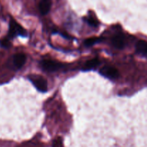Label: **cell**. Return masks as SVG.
Here are the masks:
<instances>
[{
	"instance_id": "cell-7",
	"label": "cell",
	"mask_w": 147,
	"mask_h": 147,
	"mask_svg": "<svg viewBox=\"0 0 147 147\" xmlns=\"http://www.w3.org/2000/svg\"><path fill=\"white\" fill-rule=\"evenodd\" d=\"M136 53L139 55L147 57V42L139 40L136 44Z\"/></svg>"
},
{
	"instance_id": "cell-9",
	"label": "cell",
	"mask_w": 147,
	"mask_h": 147,
	"mask_svg": "<svg viewBox=\"0 0 147 147\" xmlns=\"http://www.w3.org/2000/svg\"><path fill=\"white\" fill-rule=\"evenodd\" d=\"M100 64V61L98 58H93L91 59L90 60H88L86 63V64L84 65V67H83V70H92L93 68H94L95 67H97L98 65Z\"/></svg>"
},
{
	"instance_id": "cell-5",
	"label": "cell",
	"mask_w": 147,
	"mask_h": 147,
	"mask_svg": "<svg viewBox=\"0 0 147 147\" xmlns=\"http://www.w3.org/2000/svg\"><path fill=\"white\" fill-rule=\"evenodd\" d=\"M26 55L24 53H17L13 56V64L17 69L22 67L26 62Z\"/></svg>"
},
{
	"instance_id": "cell-1",
	"label": "cell",
	"mask_w": 147,
	"mask_h": 147,
	"mask_svg": "<svg viewBox=\"0 0 147 147\" xmlns=\"http://www.w3.org/2000/svg\"><path fill=\"white\" fill-rule=\"evenodd\" d=\"M8 38L12 39L17 35L26 37L27 32L20 25L14 20L11 19L9 22V28Z\"/></svg>"
},
{
	"instance_id": "cell-6",
	"label": "cell",
	"mask_w": 147,
	"mask_h": 147,
	"mask_svg": "<svg viewBox=\"0 0 147 147\" xmlns=\"http://www.w3.org/2000/svg\"><path fill=\"white\" fill-rule=\"evenodd\" d=\"M111 42L116 48L123 49L125 46V37L122 34H116L112 38Z\"/></svg>"
},
{
	"instance_id": "cell-13",
	"label": "cell",
	"mask_w": 147,
	"mask_h": 147,
	"mask_svg": "<svg viewBox=\"0 0 147 147\" xmlns=\"http://www.w3.org/2000/svg\"><path fill=\"white\" fill-rule=\"evenodd\" d=\"M52 147H63V139L60 137L55 139L52 142Z\"/></svg>"
},
{
	"instance_id": "cell-8",
	"label": "cell",
	"mask_w": 147,
	"mask_h": 147,
	"mask_svg": "<svg viewBox=\"0 0 147 147\" xmlns=\"http://www.w3.org/2000/svg\"><path fill=\"white\" fill-rule=\"evenodd\" d=\"M52 1L51 0H41L39 4L40 11L42 15H46L48 14L51 9Z\"/></svg>"
},
{
	"instance_id": "cell-2",
	"label": "cell",
	"mask_w": 147,
	"mask_h": 147,
	"mask_svg": "<svg viewBox=\"0 0 147 147\" xmlns=\"http://www.w3.org/2000/svg\"><path fill=\"white\" fill-rule=\"evenodd\" d=\"M28 79L38 91L41 93H46L47 91V82L43 77L37 75H30L28 76Z\"/></svg>"
},
{
	"instance_id": "cell-12",
	"label": "cell",
	"mask_w": 147,
	"mask_h": 147,
	"mask_svg": "<svg viewBox=\"0 0 147 147\" xmlns=\"http://www.w3.org/2000/svg\"><path fill=\"white\" fill-rule=\"evenodd\" d=\"M0 46L4 47V48H9V47H10V46H11V42H10L9 38L5 37V38L0 40Z\"/></svg>"
},
{
	"instance_id": "cell-11",
	"label": "cell",
	"mask_w": 147,
	"mask_h": 147,
	"mask_svg": "<svg viewBox=\"0 0 147 147\" xmlns=\"http://www.w3.org/2000/svg\"><path fill=\"white\" fill-rule=\"evenodd\" d=\"M84 20L89 24L90 26L93 27H97L98 26V22L96 20V19L93 18L91 17H86L84 18Z\"/></svg>"
},
{
	"instance_id": "cell-10",
	"label": "cell",
	"mask_w": 147,
	"mask_h": 147,
	"mask_svg": "<svg viewBox=\"0 0 147 147\" xmlns=\"http://www.w3.org/2000/svg\"><path fill=\"white\" fill-rule=\"evenodd\" d=\"M102 40L101 38L100 37H91V38H88L84 42V45L86 47H90L93 46L95 43H98Z\"/></svg>"
},
{
	"instance_id": "cell-4",
	"label": "cell",
	"mask_w": 147,
	"mask_h": 147,
	"mask_svg": "<svg viewBox=\"0 0 147 147\" xmlns=\"http://www.w3.org/2000/svg\"><path fill=\"white\" fill-rule=\"evenodd\" d=\"M99 73L103 77L111 79V80H115L119 77V70L112 66H104L100 69Z\"/></svg>"
},
{
	"instance_id": "cell-3",
	"label": "cell",
	"mask_w": 147,
	"mask_h": 147,
	"mask_svg": "<svg viewBox=\"0 0 147 147\" xmlns=\"http://www.w3.org/2000/svg\"><path fill=\"white\" fill-rule=\"evenodd\" d=\"M40 66L42 70H45V71L55 72L63 68V64L57 61H54V60L45 59L40 62Z\"/></svg>"
}]
</instances>
